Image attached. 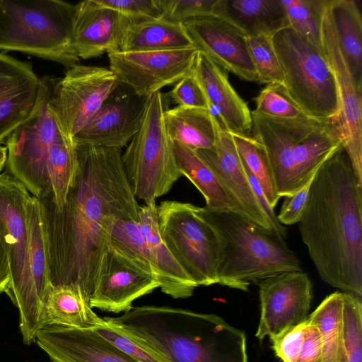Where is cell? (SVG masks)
I'll return each instance as SVG.
<instances>
[{"instance_id": "cell-29", "label": "cell", "mask_w": 362, "mask_h": 362, "mask_svg": "<svg viewBox=\"0 0 362 362\" xmlns=\"http://www.w3.org/2000/svg\"><path fill=\"white\" fill-rule=\"evenodd\" d=\"M337 40L349 70L362 87V17L354 0H329Z\"/></svg>"}, {"instance_id": "cell-24", "label": "cell", "mask_w": 362, "mask_h": 362, "mask_svg": "<svg viewBox=\"0 0 362 362\" xmlns=\"http://www.w3.org/2000/svg\"><path fill=\"white\" fill-rule=\"evenodd\" d=\"M139 223L161 291L173 298L190 297L198 286L164 244L158 230L156 202L140 206Z\"/></svg>"}, {"instance_id": "cell-46", "label": "cell", "mask_w": 362, "mask_h": 362, "mask_svg": "<svg viewBox=\"0 0 362 362\" xmlns=\"http://www.w3.org/2000/svg\"><path fill=\"white\" fill-rule=\"evenodd\" d=\"M11 280L7 255L0 240V293L7 292Z\"/></svg>"}, {"instance_id": "cell-17", "label": "cell", "mask_w": 362, "mask_h": 362, "mask_svg": "<svg viewBox=\"0 0 362 362\" xmlns=\"http://www.w3.org/2000/svg\"><path fill=\"white\" fill-rule=\"evenodd\" d=\"M149 98L138 95L129 87L119 82L73 142L76 146L120 149L127 146L141 125Z\"/></svg>"}, {"instance_id": "cell-22", "label": "cell", "mask_w": 362, "mask_h": 362, "mask_svg": "<svg viewBox=\"0 0 362 362\" xmlns=\"http://www.w3.org/2000/svg\"><path fill=\"white\" fill-rule=\"evenodd\" d=\"M130 20L117 11L86 0L75 5L74 45L79 59L119 50Z\"/></svg>"}, {"instance_id": "cell-28", "label": "cell", "mask_w": 362, "mask_h": 362, "mask_svg": "<svg viewBox=\"0 0 362 362\" xmlns=\"http://www.w3.org/2000/svg\"><path fill=\"white\" fill-rule=\"evenodd\" d=\"M215 116L210 110L177 105L163 113L165 127L172 141L194 150H214Z\"/></svg>"}, {"instance_id": "cell-21", "label": "cell", "mask_w": 362, "mask_h": 362, "mask_svg": "<svg viewBox=\"0 0 362 362\" xmlns=\"http://www.w3.org/2000/svg\"><path fill=\"white\" fill-rule=\"evenodd\" d=\"M40 86L30 63L0 52V145L31 115Z\"/></svg>"}, {"instance_id": "cell-25", "label": "cell", "mask_w": 362, "mask_h": 362, "mask_svg": "<svg viewBox=\"0 0 362 362\" xmlns=\"http://www.w3.org/2000/svg\"><path fill=\"white\" fill-rule=\"evenodd\" d=\"M213 15L227 21L246 37H272L288 26L281 0H216Z\"/></svg>"}, {"instance_id": "cell-27", "label": "cell", "mask_w": 362, "mask_h": 362, "mask_svg": "<svg viewBox=\"0 0 362 362\" xmlns=\"http://www.w3.org/2000/svg\"><path fill=\"white\" fill-rule=\"evenodd\" d=\"M102 321L103 318L95 313L90 300L79 287L50 284L45 302V327L96 328Z\"/></svg>"}, {"instance_id": "cell-26", "label": "cell", "mask_w": 362, "mask_h": 362, "mask_svg": "<svg viewBox=\"0 0 362 362\" xmlns=\"http://www.w3.org/2000/svg\"><path fill=\"white\" fill-rule=\"evenodd\" d=\"M194 47L182 23L163 18L130 21L124 32L120 51L148 52Z\"/></svg>"}, {"instance_id": "cell-36", "label": "cell", "mask_w": 362, "mask_h": 362, "mask_svg": "<svg viewBox=\"0 0 362 362\" xmlns=\"http://www.w3.org/2000/svg\"><path fill=\"white\" fill-rule=\"evenodd\" d=\"M341 362H362L361 298L343 292Z\"/></svg>"}, {"instance_id": "cell-4", "label": "cell", "mask_w": 362, "mask_h": 362, "mask_svg": "<svg viewBox=\"0 0 362 362\" xmlns=\"http://www.w3.org/2000/svg\"><path fill=\"white\" fill-rule=\"evenodd\" d=\"M107 318L171 362H247L245 333L215 314L144 305Z\"/></svg>"}, {"instance_id": "cell-37", "label": "cell", "mask_w": 362, "mask_h": 362, "mask_svg": "<svg viewBox=\"0 0 362 362\" xmlns=\"http://www.w3.org/2000/svg\"><path fill=\"white\" fill-rule=\"evenodd\" d=\"M110 245L121 250L156 276L141 230L139 214L122 218L116 222Z\"/></svg>"}, {"instance_id": "cell-15", "label": "cell", "mask_w": 362, "mask_h": 362, "mask_svg": "<svg viewBox=\"0 0 362 362\" xmlns=\"http://www.w3.org/2000/svg\"><path fill=\"white\" fill-rule=\"evenodd\" d=\"M261 315L255 336L274 338L304 322L313 298L312 283L301 271L268 277L259 284Z\"/></svg>"}, {"instance_id": "cell-10", "label": "cell", "mask_w": 362, "mask_h": 362, "mask_svg": "<svg viewBox=\"0 0 362 362\" xmlns=\"http://www.w3.org/2000/svg\"><path fill=\"white\" fill-rule=\"evenodd\" d=\"M169 104L166 93L161 92L148 99L141 125L122 154L132 192L146 204L168 193L182 176L164 124Z\"/></svg>"}, {"instance_id": "cell-39", "label": "cell", "mask_w": 362, "mask_h": 362, "mask_svg": "<svg viewBox=\"0 0 362 362\" xmlns=\"http://www.w3.org/2000/svg\"><path fill=\"white\" fill-rule=\"evenodd\" d=\"M248 52L255 67L257 82L262 84L283 83L284 76L272 36L246 37Z\"/></svg>"}, {"instance_id": "cell-40", "label": "cell", "mask_w": 362, "mask_h": 362, "mask_svg": "<svg viewBox=\"0 0 362 362\" xmlns=\"http://www.w3.org/2000/svg\"><path fill=\"white\" fill-rule=\"evenodd\" d=\"M255 100L256 109L254 111L264 115L282 119L308 118L280 83L267 85Z\"/></svg>"}, {"instance_id": "cell-44", "label": "cell", "mask_w": 362, "mask_h": 362, "mask_svg": "<svg viewBox=\"0 0 362 362\" xmlns=\"http://www.w3.org/2000/svg\"><path fill=\"white\" fill-rule=\"evenodd\" d=\"M315 175L298 191L291 195L284 197V202L277 216V218L281 224L290 226L298 223L307 203Z\"/></svg>"}, {"instance_id": "cell-32", "label": "cell", "mask_w": 362, "mask_h": 362, "mask_svg": "<svg viewBox=\"0 0 362 362\" xmlns=\"http://www.w3.org/2000/svg\"><path fill=\"white\" fill-rule=\"evenodd\" d=\"M31 272L37 295L45 306L50 285L47 254L40 202L30 196L26 204Z\"/></svg>"}, {"instance_id": "cell-34", "label": "cell", "mask_w": 362, "mask_h": 362, "mask_svg": "<svg viewBox=\"0 0 362 362\" xmlns=\"http://www.w3.org/2000/svg\"><path fill=\"white\" fill-rule=\"evenodd\" d=\"M231 135L241 159L259 182L269 204L274 209L281 197L277 194L272 171L262 144L248 134Z\"/></svg>"}, {"instance_id": "cell-45", "label": "cell", "mask_w": 362, "mask_h": 362, "mask_svg": "<svg viewBox=\"0 0 362 362\" xmlns=\"http://www.w3.org/2000/svg\"><path fill=\"white\" fill-rule=\"evenodd\" d=\"M244 170L246 173V175L248 177L250 185L252 188V190L261 206L263 211H264L268 221L269 222V225L271 227L272 231L281 238H284L286 236V228L284 227L278 220L277 216L274 213V209H272L261 187L259 182L256 179V177L252 174V173L249 170L247 165L245 164L243 160L241 159Z\"/></svg>"}, {"instance_id": "cell-13", "label": "cell", "mask_w": 362, "mask_h": 362, "mask_svg": "<svg viewBox=\"0 0 362 362\" xmlns=\"http://www.w3.org/2000/svg\"><path fill=\"white\" fill-rule=\"evenodd\" d=\"M323 52L334 75L340 115L335 124L354 174L362 185V87L356 83L340 48L326 0L321 22Z\"/></svg>"}, {"instance_id": "cell-20", "label": "cell", "mask_w": 362, "mask_h": 362, "mask_svg": "<svg viewBox=\"0 0 362 362\" xmlns=\"http://www.w3.org/2000/svg\"><path fill=\"white\" fill-rule=\"evenodd\" d=\"M35 341L53 362H138L94 328L49 325L38 332Z\"/></svg>"}, {"instance_id": "cell-9", "label": "cell", "mask_w": 362, "mask_h": 362, "mask_svg": "<svg viewBox=\"0 0 362 362\" xmlns=\"http://www.w3.org/2000/svg\"><path fill=\"white\" fill-rule=\"evenodd\" d=\"M272 40L288 95L309 119L335 126L340 102L325 53L289 26L276 32Z\"/></svg>"}, {"instance_id": "cell-23", "label": "cell", "mask_w": 362, "mask_h": 362, "mask_svg": "<svg viewBox=\"0 0 362 362\" xmlns=\"http://www.w3.org/2000/svg\"><path fill=\"white\" fill-rule=\"evenodd\" d=\"M192 74L221 125L231 134H248L252 128L251 111L230 83L226 71L198 52Z\"/></svg>"}, {"instance_id": "cell-30", "label": "cell", "mask_w": 362, "mask_h": 362, "mask_svg": "<svg viewBox=\"0 0 362 362\" xmlns=\"http://www.w3.org/2000/svg\"><path fill=\"white\" fill-rule=\"evenodd\" d=\"M173 146L182 175L185 176L202 193L206 201V207L212 211L235 213L229 197L196 151L177 141H173Z\"/></svg>"}, {"instance_id": "cell-38", "label": "cell", "mask_w": 362, "mask_h": 362, "mask_svg": "<svg viewBox=\"0 0 362 362\" xmlns=\"http://www.w3.org/2000/svg\"><path fill=\"white\" fill-rule=\"evenodd\" d=\"M94 329L100 335L138 362H171L163 354L107 317L103 318L102 323Z\"/></svg>"}, {"instance_id": "cell-12", "label": "cell", "mask_w": 362, "mask_h": 362, "mask_svg": "<svg viewBox=\"0 0 362 362\" xmlns=\"http://www.w3.org/2000/svg\"><path fill=\"white\" fill-rule=\"evenodd\" d=\"M118 83L110 68L79 64L54 78L50 106L67 139L73 142Z\"/></svg>"}, {"instance_id": "cell-5", "label": "cell", "mask_w": 362, "mask_h": 362, "mask_svg": "<svg viewBox=\"0 0 362 362\" xmlns=\"http://www.w3.org/2000/svg\"><path fill=\"white\" fill-rule=\"evenodd\" d=\"M254 137L263 146L279 197L298 191L342 146L335 127L311 119L251 112Z\"/></svg>"}, {"instance_id": "cell-7", "label": "cell", "mask_w": 362, "mask_h": 362, "mask_svg": "<svg viewBox=\"0 0 362 362\" xmlns=\"http://www.w3.org/2000/svg\"><path fill=\"white\" fill-rule=\"evenodd\" d=\"M75 5L59 0H0V49L30 54L67 69L80 59L74 45Z\"/></svg>"}, {"instance_id": "cell-3", "label": "cell", "mask_w": 362, "mask_h": 362, "mask_svg": "<svg viewBox=\"0 0 362 362\" xmlns=\"http://www.w3.org/2000/svg\"><path fill=\"white\" fill-rule=\"evenodd\" d=\"M54 78L44 76L35 106L6 139L7 173L32 196L65 203L77 174L76 145L66 137L50 106Z\"/></svg>"}, {"instance_id": "cell-11", "label": "cell", "mask_w": 362, "mask_h": 362, "mask_svg": "<svg viewBox=\"0 0 362 362\" xmlns=\"http://www.w3.org/2000/svg\"><path fill=\"white\" fill-rule=\"evenodd\" d=\"M157 210L160 237L186 273L198 286L218 284L220 242L203 207L164 201Z\"/></svg>"}, {"instance_id": "cell-14", "label": "cell", "mask_w": 362, "mask_h": 362, "mask_svg": "<svg viewBox=\"0 0 362 362\" xmlns=\"http://www.w3.org/2000/svg\"><path fill=\"white\" fill-rule=\"evenodd\" d=\"M196 48L175 50L107 53L110 69L119 82L143 98H151L165 86L175 84L192 70Z\"/></svg>"}, {"instance_id": "cell-43", "label": "cell", "mask_w": 362, "mask_h": 362, "mask_svg": "<svg viewBox=\"0 0 362 362\" xmlns=\"http://www.w3.org/2000/svg\"><path fill=\"white\" fill-rule=\"evenodd\" d=\"M166 95L169 102L178 106L210 110L204 91L193 75L192 70L178 81Z\"/></svg>"}, {"instance_id": "cell-47", "label": "cell", "mask_w": 362, "mask_h": 362, "mask_svg": "<svg viewBox=\"0 0 362 362\" xmlns=\"http://www.w3.org/2000/svg\"><path fill=\"white\" fill-rule=\"evenodd\" d=\"M7 148L0 145V173L6 163ZM1 174V173H0Z\"/></svg>"}, {"instance_id": "cell-41", "label": "cell", "mask_w": 362, "mask_h": 362, "mask_svg": "<svg viewBox=\"0 0 362 362\" xmlns=\"http://www.w3.org/2000/svg\"><path fill=\"white\" fill-rule=\"evenodd\" d=\"M216 0H159L162 17L184 23L197 18L213 15Z\"/></svg>"}, {"instance_id": "cell-8", "label": "cell", "mask_w": 362, "mask_h": 362, "mask_svg": "<svg viewBox=\"0 0 362 362\" xmlns=\"http://www.w3.org/2000/svg\"><path fill=\"white\" fill-rule=\"evenodd\" d=\"M30 193L7 172L0 174V240L11 280L6 293L19 311L23 342L30 345L45 327V306L33 280L29 252L26 204Z\"/></svg>"}, {"instance_id": "cell-33", "label": "cell", "mask_w": 362, "mask_h": 362, "mask_svg": "<svg viewBox=\"0 0 362 362\" xmlns=\"http://www.w3.org/2000/svg\"><path fill=\"white\" fill-rule=\"evenodd\" d=\"M343 301V292L332 293L308 316L320 333L323 362H341Z\"/></svg>"}, {"instance_id": "cell-35", "label": "cell", "mask_w": 362, "mask_h": 362, "mask_svg": "<svg viewBox=\"0 0 362 362\" xmlns=\"http://www.w3.org/2000/svg\"><path fill=\"white\" fill-rule=\"evenodd\" d=\"M288 25L323 52L322 16L326 0H281Z\"/></svg>"}, {"instance_id": "cell-16", "label": "cell", "mask_w": 362, "mask_h": 362, "mask_svg": "<svg viewBox=\"0 0 362 362\" xmlns=\"http://www.w3.org/2000/svg\"><path fill=\"white\" fill-rule=\"evenodd\" d=\"M156 276L121 250L110 245L90 298V306L119 313L133 308L137 298L159 288Z\"/></svg>"}, {"instance_id": "cell-19", "label": "cell", "mask_w": 362, "mask_h": 362, "mask_svg": "<svg viewBox=\"0 0 362 362\" xmlns=\"http://www.w3.org/2000/svg\"><path fill=\"white\" fill-rule=\"evenodd\" d=\"M182 25L198 52L242 80L257 81L246 36L234 25L214 15L190 20Z\"/></svg>"}, {"instance_id": "cell-31", "label": "cell", "mask_w": 362, "mask_h": 362, "mask_svg": "<svg viewBox=\"0 0 362 362\" xmlns=\"http://www.w3.org/2000/svg\"><path fill=\"white\" fill-rule=\"evenodd\" d=\"M270 340L276 356L283 362H323L320 333L308 317Z\"/></svg>"}, {"instance_id": "cell-18", "label": "cell", "mask_w": 362, "mask_h": 362, "mask_svg": "<svg viewBox=\"0 0 362 362\" xmlns=\"http://www.w3.org/2000/svg\"><path fill=\"white\" fill-rule=\"evenodd\" d=\"M214 122L215 149L197 150L196 153L216 176L233 204L235 213L272 231L268 218L250 185L231 134L216 117Z\"/></svg>"}, {"instance_id": "cell-1", "label": "cell", "mask_w": 362, "mask_h": 362, "mask_svg": "<svg viewBox=\"0 0 362 362\" xmlns=\"http://www.w3.org/2000/svg\"><path fill=\"white\" fill-rule=\"evenodd\" d=\"M78 167L65 203L41 204L47 265L54 286L79 287L90 300L116 222L139 215L122 149L77 146Z\"/></svg>"}, {"instance_id": "cell-2", "label": "cell", "mask_w": 362, "mask_h": 362, "mask_svg": "<svg viewBox=\"0 0 362 362\" xmlns=\"http://www.w3.org/2000/svg\"><path fill=\"white\" fill-rule=\"evenodd\" d=\"M321 279L362 297V185L341 146L317 170L298 223Z\"/></svg>"}, {"instance_id": "cell-42", "label": "cell", "mask_w": 362, "mask_h": 362, "mask_svg": "<svg viewBox=\"0 0 362 362\" xmlns=\"http://www.w3.org/2000/svg\"><path fill=\"white\" fill-rule=\"evenodd\" d=\"M103 7L117 11L131 21L160 18L159 0H95Z\"/></svg>"}, {"instance_id": "cell-6", "label": "cell", "mask_w": 362, "mask_h": 362, "mask_svg": "<svg viewBox=\"0 0 362 362\" xmlns=\"http://www.w3.org/2000/svg\"><path fill=\"white\" fill-rule=\"evenodd\" d=\"M219 238L218 284L247 291L251 284L278 274L301 271L300 262L284 238L233 211L203 207Z\"/></svg>"}]
</instances>
